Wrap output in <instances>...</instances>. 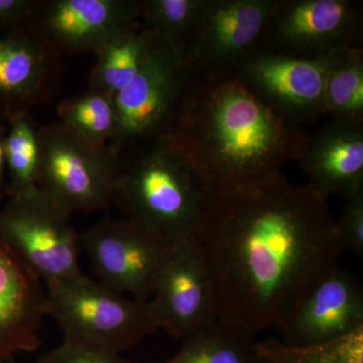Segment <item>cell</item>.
<instances>
[{"mask_svg":"<svg viewBox=\"0 0 363 363\" xmlns=\"http://www.w3.org/2000/svg\"><path fill=\"white\" fill-rule=\"evenodd\" d=\"M327 199L281 173L208 199L196 233L218 319L255 334L279 325L343 252Z\"/></svg>","mask_w":363,"mask_h":363,"instance_id":"6da1fadb","label":"cell"},{"mask_svg":"<svg viewBox=\"0 0 363 363\" xmlns=\"http://www.w3.org/2000/svg\"><path fill=\"white\" fill-rule=\"evenodd\" d=\"M169 133L193 162L210 195L281 173L308 140L233 73L191 71Z\"/></svg>","mask_w":363,"mask_h":363,"instance_id":"7a4b0ae2","label":"cell"},{"mask_svg":"<svg viewBox=\"0 0 363 363\" xmlns=\"http://www.w3.org/2000/svg\"><path fill=\"white\" fill-rule=\"evenodd\" d=\"M114 202L125 218L171 242L195 236L210 193L172 133L121 155Z\"/></svg>","mask_w":363,"mask_h":363,"instance_id":"3957f363","label":"cell"},{"mask_svg":"<svg viewBox=\"0 0 363 363\" xmlns=\"http://www.w3.org/2000/svg\"><path fill=\"white\" fill-rule=\"evenodd\" d=\"M45 285V315L59 325L63 342L121 354L159 329L150 301L128 297L83 272Z\"/></svg>","mask_w":363,"mask_h":363,"instance_id":"277c9868","label":"cell"},{"mask_svg":"<svg viewBox=\"0 0 363 363\" xmlns=\"http://www.w3.org/2000/svg\"><path fill=\"white\" fill-rule=\"evenodd\" d=\"M38 188L73 214L114 203L121 157L111 145L86 142L56 121L39 128Z\"/></svg>","mask_w":363,"mask_h":363,"instance_id":"5b68a950","label":"cell"},{"mask_svg":"<svg viewBox=\"0 0 363 363\" xmlns=\"http://www.w3.org/2000/svg\"><path fill=\"white\" fill-rule=\"evenodd\" d=\"M72 215L38 188L9 197L0 210V236L40 281L70 278L82 272Z\"/></svg>","mask_w":363,"mask_h":363,"instance_id":"8992f818","label":"cell"},{"mask_svg":"<svg viewBox=\"0 0 363 363\" xmlns=\"http://www.w3.org/2000/svg\"><path fill=\"white\" fill-rule=\"evenodd\" d=\"M97 281L136 300L150 301L172 242L130 219H104L80 234Z\"/></svg>","mask_w":363,"mask_h":363,"instance_id":"52a82bcc","label":"cell"},{"mask_svg":"<svg viewBox=\"0 0 363 363\" xmlns=\"http://www.w3.org/2000/svg\"><path fill=\"white\" fill-rule=\"evenodd\" d=\"M190 75L183 57L157 40L140 70L114 96L119 135L111 147L119 156L169 133Z\"/></svg>","mask_w":363,"mask_h":363,"instance_id":"ba28073f","label":"cell"},{"mask_svg":"<svg viewBox=\"0 0 363 363\" xmlns=\"http://www.w3.org/2000/svg\"><path fill=\"white\" fill-rule=\"evenodd\" d=\"M362 4L354 0H276L260 47L315 59L362 45Z\"/></svg>","mask_w":363,"mask_h":363,"instance_id":"9c48e42d","label":"cell"},{"mask_svg":"<svg viewBox=\"0 0 363 363\" xmlns=\"http://www.w3.org/2000/svg\"><path fill=\"white\" fill-rule=\"evenodd\" d=\"M346 51L304 59L259 47L233 74L272 111L300 125L324 116L327 77Z\"/></svg>","mask_w":363,"mask_h":363,"instance_id":"30bf717a","label":"cell"},{"mask_svg":"<svg viewBox=\"0 0 363 363\" xmlns=\"http://www.w3.org/2000/svg\"><path fill=\"white\" fill-rule=\"evenodd\" d=\"M150 305L159 329L182 340L218 320L213 284L196 235L172 242Z\"/></svg>","mask_w":363,"mask_h":363,"instance_id":"8fae6325","label":"cell"},{"mask_svg":"<svg viewBox=\"0 0 363 363\" xmlns=\"http://www.w3.org/2000/svg\"><path fill=\"white\" fill-rule=\"evenodd\" d=\"M276 0H207L186 50L195 73H233L262 45Z\"/></svg>","mask_w":363,"mask_h":363,"instance_id":"7c38bea8","label":"cell"},{"mask_svg":"<svg viewBox=\"0 0 363 363\" xmlns=\"http://www.w3.org/2000/svg\"><path fill=\"white\" fill-rule=\"evenodd\" d=\"M142 0L40 1L28 25L59 58L99 51L140 21Z\"/></svg>","mask_w":363,"mask_h":363,"instance_id":"4fadbf2b","label":"cell"},{"mask_svg":"<svg viewBox=\"0 0 363 363\" xmlns=\"http://www.w3.org/2000/svg\"><path fill=\"white\" fill-rule=\"evenodd\" d=\"M363 328V289L357 277L335 267L313 286L278 327L283 342L311 346Z\"/></svg>","mask_w":363,"mask_h":363,"instance_id":"5bb4252c","label":"cell"},{"mask_svg":"<svg viewBox=\"0 0 363 363\" xmlns=\"http://www.w3.org/2000/svg\"><path fill=\"white\" fill-rule=\"evenodd\" d=\"M308 187L325 199L363 191V121L330 119L307 142L297 160Z\"/></svg>","mask_w":363,"mask_h":363,"instance_id":"9a60e30c","label":"cell"},{"mask_svg":"<svg viewBox=\"0 0 363 363\" xmlns=\"http://www.w3.org/2000/svg\"><path fill=\"white\" fill-rule=\"evenodd\" d=\"M44 305L42 281L0 236V363L40 347Z\"/></svg>","mask_w":363,"mask_h":363,"instance_id":"2e32d148","label":"cell"},{"mask_svg":"<svg viewBox=\"0 0 363 363\" xmlns=\"http://www.w3.org/2000/svg\"><path fill=\"white\" fill-rule=\"evenodd\" d=\"M59 57L28 23L0 37V116L30 112L49 94Z\"/></svg>","mask_w":363,"mask_h":363,"instance_id":"e0dca14e","label":"cell"},{"mask_svg":"<svg viewBox=\"0 0 363 363\" xmlns=\"http://www.w3.org/2000/svg\"><path fill=\"white\" fill-rule=\"evenodd\" d=\"M157 38L142 21L133 26L95 52L91 69V89L116 96L140 70Z\"/></svg>","mask_w":363,"mask_h":363,"instance_id":"ac0fdd59","label":"cell"},{"mask_svg":"<svg viewBox=\"0 0 363 363\" xmlns=\"http://www.w3.org/2000/svg\"><path fill=\"white\" fill-rule=\"evenodd\" d=\"M164 363H264L255 335L216 320L184 340L181 350Z\"/></svg>","mask_w":363,"mask_h":363,"instance_id":"d6986e66","label":"cell"},{"mask_svg":"<svg viewBox=\"0 0 363 363\" xmlns=\"http://www.w3.org/2000/svg\"><path fill=\"white\" fill-rule=\"evenodd\" d=\"M59 121L86 142L112 145L119 135L116 99L102 91L88 89L64 99L58 106Z\"/></svg>","mask_w":363,"mask_h":363,"instance_id":"ffe728a7","label":"cell"},{"mask_svg":"<svg viewBox=\"0 0 363 363\" xmlns=\"http://www.w3.org/2000/svg\"><path fill=\"white\" fill-rule=\"evenodd\" d=\"M4 152L7 197L26 194L38 189L40 149L39 128L30 112L6 121Z\"/></svg>","mask_w":363,"mask_h":363,"instance_id":"44dd1931","label":"cell"},{"mask_svg":"<svg viewBox=\"0 0 363 363\" xmlns=\"http://www.w3.org/2000/svg\"><path fill=\"white\" fill-rule=\"evenodd\" d=\"M206 2L207 0H142L140 21L157 40L185 60L186 50Z\"/></svg>","mask_w":363,"mask_h":363,"instance_id":"7402d4cb","label":"cell"},{"mask_svg":"<svg viewBox=\"0 0 363 363\" xmlns=\"http://www.w3.org/2000/svg\"><path fill=\"white\" fill-rule=\"evenodd\" d=\"M324 116L339 121H363V48L344 52L327 77Z\"/></svg>","mask_w":363,"mask_h":363,"instance_id":"603a6c76","label":"cell"},{"mask_svg":"<svg viewBox=\"0 0 363 363\" xmlns=\"http://www.w3.org/2000/svg\"><path fill=\"white\" fill-rule=\"evenodd\" d=\"M264 363H363V328L337 340L291 346L276 339L257 341Z\"/></svg>","mask_w":363,"mask_h":363,"instance_id":"cb8c5ba5","label":"cell"},{"mask_svg":"<svg viewBox=\"0 0 363 363\" xmlns=\"http://www.w3.org/2000/svg\"><path fill=\"white\" fill-rule=\"evenodd\" d=\"M336 238L342 250L363 255V191L345 199L342 213L334 223Z\"/></svg>","mask_w":363,"mask_h":363,"instance_id":"d4e9b609","label":"cell"},{"mask_svg":"<svg viewBox=\"0 0 363 363\" xmlns=\"http://www.w3.org/2000/svg\"><path fill=\"white\" fill-rule=\"evenodd\" d=\"M37 363H138L119 354L86 350L63 342L55 350L48 351Z\"/></svg>","mask_w":363,"mask_h":363,"instance_id":"484cf974","label":"cell"},{"mask_svg":"<svg viewBox=\"0 0 363 363\" xmlns=\"http://www.w3.org/2000/svg\"><path fill=\"white\" fill-rule=\"evenodd\" d=\"M40 0H0V26H18L28 23Z\"/></svg>","mask_w":363,"mask_h":363,"instance_id":"4316f807","label":"cell"},{"mask_svg":"<svg viewBox=\"0 0 363 363\" xmlns=\"http://www.w3.org/2000/svg\"><path fill=\"white\" fill-rule=\"evenodd\" d=\"M6 130V121L0 116V200L7 196L6 152H4Z\"/></svg>","mask_w":363,"mask_h":363,"instance_id":"83f0119b","label":"cell"}]
</instances>
